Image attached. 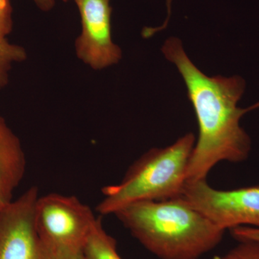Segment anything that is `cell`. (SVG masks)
I'll use <instances>...</instances> for the list:
<instances>
[{
    "label": "cell",
    "instance_id": "obj_4",
    "mask_svg": "<svg viewBox=\"0 0 259 259\" xmlns=\"http://www.w3.org/2000/svg\"><path fill=\"white\" fill-rule=\"evenodd\" d=\"M97 219L74 196H39L35 206L37 234L49 259H73L83 253Z\"/></svg>",
    "mask_w": 259,
    "mask_h": 259
},
{
    "label": "cell",
    "instance_id": "obj_14",
    "mask_svg": "<svg viewBox=\"0 0 259 259\" xmlns=\"http://www.w3.org/2000/svg\"><path fill=\"white\" fill-rule=\"evenodd\" d=\"M34 3L42 11L48 12L53 9L55 5V0H33Z\"/></svg>",
    "mask_w": 259,
    "mask_h": 259
},
{
    "label": "cell",
    "instance_id": "obj_12",
    "mask_svg": "<svg viewBox=\"0 0 259 259\" xmlns=\"http://www.w3.org/2000/svg\"><path fill=\"white\" fill-rule=\"evenodd\" d=\"M12 13L10 0H0V38H6L13 30Z\"/></svg>",
    "mask_w": 259,
    "mask_h": 259
},
{
    "label": "cell",
    "instance_id": "obj_5",
    "mask_svg": "<svg viewBox=\"0 0 259 259\" xmlns=\"http://www.w3.org/2000/svg\"><path fill=\"white\" fill-rule=\"evenodd\" d=\"M182 197L224 231L238 226L259 228V185L221 190L207 180L186 182Z\"/></svg>",
    "mask_w": 259,
    "mask_h": 259
},
{
    "label": "cell",
    "instance_id": "obj_9",
    "mask_svg": "<svg viewBox=\"0 0 259 259\" xmlns=\"http://www.w3.org/2000/svg\"><path fill=\"white\" fill-rule=\"evenodd\" d=\"M83 255L87 259H122L117 252V242L105 231L100 216L89 235Z\"/></svg>",
    "mask_w": 259,
    "mask_h": 259
},
{
    "label": "cell",
    "instance_id": "obj_13",
    "mask_svg": "<svg viewBox=\"0 0 259 259\" xmlns=\"http://www.w3.org/2000/svg\"><path fill=\"white\" fill-rule=\"evenodd\" d=\"M232 236L239 241L259 242V228L250 226H238L229 230Z\"/></svg>",
    "mask_w": 259,
    "mask_h": 259
},
{
    "label": "cell",
    "instance_id": "obj_1",
    "mask_svg": "<svg viewBox=\"0 0 259 259\" xmlns=\"http://www.w3.org/2000/svg\"><path fill=\"white\" fill-rule=\"evenodd\" d=\"M161 51L182 75L198 122L199 137L187 168V182L207 180L220 162L246 160L251 141L240 122L246 112L258 108L259 102L248 108L238 106L245 80L237 75L207 76L190 60L177 37L167 39Z\"/></svg>",
    "mask_w": 259,
    "mask_h": 259
},
{
    "label": "cell",
    "instance_id": "obj_6",
    "mask_svg": "<svg viewBox=\"0 0 259 259\" xmlns=\"http://www.w3.org/2000/svg\"><path fill=\"white\" fill-rule=\"evenodd\" d=\"M38 189L0 206V259H49L35 226Z\"/></svg>",
    "mask_w": 259,
    "mask_h": 259
},
{
    "label": "cell",
    "instance_id": "obj_8",
    "mask_svg": "<svg viewBox=\"0 0 259 259\" xmlns=\"http://www.w3.org/2000/svg\"><path fill=\"white\" fill-rule=\"evenodd\" d=\"M26 168L20 139L0 115V206L13 199Z\"/></svg>",
    "mask_w": 259,
    "mask_h": 259
},
{
    "label": "cell",
    "instance_id": "obj_16",
    "mask_svg": "<svg viewBox=\"0 0 259 259\" xmlns=\"http://www.w3.org/2000/svg\"><path fill=\"white\" fill-rule=\"evenodd\" d=\"M73 259H87V258L85 257V255H83V253H81V254L77 255V256L75 257V258Z\"/></svg>",
    "mask_w": 259,
    "mask_h": 259
},
{
    "label": "cell",
    "instance_id": "obj_7",
    "mask_svg": "<svg viewBox=\"0 0 259 259\" xmlns=\"http://www.w3.org/2000/svg\"><path fill=\"white\" fill-rule=\"evenodd\" d=\"M79 9L81 31L75 41L80 60L94 70L117 64L122 51L112 38L110 0H74Z\"/></svg>",
    "mask_w": 259,
    "mask_h": 259
},
{
    "label": "cell",
    "instance_id": "obj_10",
    "mask_svg": "<svg viewBox=\"0 0 259 259\" xmlns=\"http://www.w3.org/2000/svg\"><path fill=\"white\" fill-rule=\"evenodd\" d=\"M26 59L24 48L11 44L7 38H0V90L9 81V72L13 64Z\"/></svg>",
    "mask_w": 259,
    "mask_h": 259
},
{
    "label": "cell",
    "instance_id": "obj_11",
    "mask_svg": "<svg viewBox=\"0 0 259 259\" xmlns=\"http://www.w3.org/2000/svg\"><path fill=\"white\" fill-rule=\"evenodd\" d=\"M216 259H259V242L239 241L226 254Z\"/></svg>",
    "mask_w": 259,
    "mask_h": 259
},
{
    "label": "cell",
    "instance_id": "obj_17",
    "mask_svg": "<svg viewBox=\"0 0 259 259\" xmlns=\"http://www.w3.org/2000/svg\"><path fill=\"white\" fill-rule=\"evenodd\" d=\"M63 1H64V2H68V1H70V0H63Z\"/></svg>",
    "mask_w": 259,
    "mask_h": 259
},
{
    "label": "cell",
    "instance_id": "obj_2",
    "mask_svg": "<svg viewBox=\"0 0 259 259\" xmlns=\"http://www.w3.org/2000/svg\"><path fill=\"white\" fill-rule=\"evenodd\" d=\"M114 215L160 259H199L220 244L226 231L182 197L135 202Z\"/></svg>",
    "mask_w": 259,
    "mask_h": 259
},
{
    "label": "cell",
    "instance_id": "obj_15",
    "mask_svg": "<svg viewBox=\"0 0 259 259\" xmlns=\"http://www.w3.org/2000/svg\"><path fill=\"white\" fill-rule=\"evenodd\" d=\"M172 0H166V6H167V12H168V15H167L166 20H165L164 23L163 24V27H166L168 25V20L170 18V14H171V5Z\"/></svg>",
    "mask_w": 259,
    "mask_h": 259
},
{
    "label": "cell",
    "instance_id": "obj_3",
    "mask_svg": "<svg viewBox=\"0 0 259 259\" xmlns=\"http://www.w3.org/2000/svg\"><path fill=\"white\" fill-rule=\"evenodd\" d=\"M196 139L188 133L166 148H151L129 167L120 183L102 190L97 211L114 214L141 201H161L182 196Z\"/></svg>",
    "mask_w": 259,
    "mask_h": 259
}]
</instances>
